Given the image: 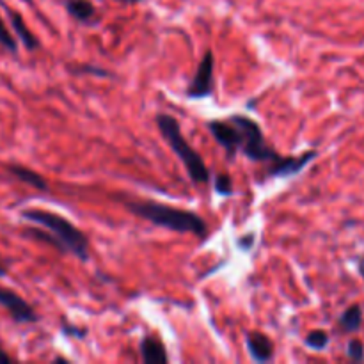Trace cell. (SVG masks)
Wrapping results in <instances>:
<instances>
[{
	"instance_id": "obj_22",
	"label": "cell",
	"mask_w": 364,
	"mask_h": 364,
	"mask_svg": "<svg viewBox=\"0 0 364 364\" xmlns=\"http://www.w3.org/2000/svg\"><path fill=\"white\" fill-rule=\"evenodd\" d=\"M255 240H256L255 235L249 233V235H245V237H242L240 240H238V245H240L244 251H251V247L255 245Z\"/></svg>"
},
{
	"instance_id": "obj_9",
	"label": "cell",
	"mask_w": 364,
	"mask_h": 364,
	"mask_svg": "<svg viewBox=\"0 0 364 364\" xmlns=\"http://www.w3.org/2000/svg\"><path fill=\"white\" fill-rule=\"evenodd\" d=\"M245 345H247L249 355H251V359L255 363L274 361L276 347H274V341L267 334L258 333V331H251V333L245 334Z\"/></svg>"
},
{
	"instance_id": "obj_20",
	"label": "cell",
	"mask_w": 364,
	"mask_h": 364,
	"mask_svg": "<svg viewBox=\"0 0 364 364\" xmlns=\"http://www.w3.org/2000/svg\"><path fill=\"white\" fill-rule=\"evenodd\" d=\"M347 355L350 361L363 363L364 361V343L358 338H352L347 343Z\"/></svg>"
},
{
	"instance_id": "obj_2",
	"label": "cell",
	"mask_w": 364,
	"mask_h": 364,
	"mask_svg": "<svg viewBox=\"0 0 364 364\" xmlns=\"http://www.w3.org/2000/svg\"><path fill=\"white\" fill-rule=\"evenodd\" d=\"M20 215L27 223L48 230L63 244L64 252H70L80 262H87L89 259V238L85 237L84 231L78 230L66 217L41 208H27Z\"/></svg>"
},
{
	"instance_id": "obj_16",
	"label": "cell",
	"mask_w": 364,
	"mask_h": 364,
	"mask_svg": "<svg viewBox=\"0 0 364 364\" xmlns=\"http://www.w3.org/2000/svg\"><path fill=\"white\" fill-rule=\"evenodd\" d=\"M25 235H31V237L36 238V240H39V242H43V244L50 245V247L57 249L59 252H64L63 244H60V242L57 240V238L53 237L48 230L41 231L39 228H27V230H25Z\"/></svg>"
},
{
	"instance_id": "obj_18",
	"label": "cell",
	"mask_w": 364,
	"mask_h": 364,
	"mask_svg": "<svg viewBox=\"0 0 364 364\" xmlns=\"http://www.w3.org/2000/svg\"><path fill=\"white\" fill-rule=\"evenodd\" d=\"M213 188H215L217 194L220 196H231L233 194V180H231L230 174H215V178H213Z\"/></svg>"
},
{
	"instance_id": "obj_12",
	"label": "cell",
	"mask_w": 364,
	"mask_h": 364,
	"mask_svg": "<svg viewBox=\"0 0 364 364\" xmlns=\"http://www.w3.org/2000/svg\"><path fill=\"white\" fill-rule=\"evenodd\" d=\"M64 7H66L68 14L78 23L95 25L98 21L96 7L91 0H64Z\"/></svg>"
},
{
	"instance_id": "obj_4",
	"label": "cell",
	"mask_w": 364,
	"mask_h": 364,
	"mask_svg": "<svg viewBox=\"0 0 364 364\" xmlns=\"http://www.w3.org/2000/svg\"><path fill=\"white\" fill-rule=\"evenodd\" d=\"M231 119L237 123V127L240 128L242 141H240V153L244 156H247L251 162L256 164H272L279 159V153L265 141V135L263 130L259 128V124L255 119L247 116H231Z\"/></svg>"
},
{
	"instance_id": "obj_26",
	"label": "cell",
	"mask_w": 364,
	"mask_h": 364,
	"mask_svg": "<svg viewBox=\"0 0 364 364\" xmlns=\"http://www.w3.org/2000/svg\"><path fill=\"white\" fill-rule=\"evenodd\" d=\"M117 2H124V4H135V2H141V0H117Z\"/></svg>"
},
{
	"instance_id": "obj_7",
	"label": "cell",
	"mask_w": 364,
	"mask_h": 364,
	"mask_svg": "<svg viewBox=\"0 0 364 364\" xmlns=\"http://www.w3.org/2000/svg\"><path fill=\"white\" fill-rule=\"evenodd\" d=\"M0 306L9 313L14 323H36L39 322L38 313L23 297L13 291L11 288L0 287Z\"/></svg>"
},
{
	"instance_id": "obj_25",
	"label": "cell",
	"mask_w": 364,
	"mask_h": 364,
	"mask_svg": "<svg viewBox=\"0 0 364 364\" xmlns=\"http://www.w3.org/2000/svg\"><path fill=\"white\" fill-rule=\"evenodd\" d=\"M7 272H9V270H7V265L0 259V277H6Z\"/></svg>"
},
{
	"instance_id": "obj_17",
	"label": "cell",
	"mask_w": 364,
	"mask_h": 364,
	"mask_svg": "<svg viewBox=\"0 0 364 364\" xmlns=\"http://www.w3.org/2000/svg\"><path fill=\"white\" fill-rule=\"evenodd\" d=\"M0 46H2L4 50H7L9 53H13V55H16L18 53L16 38H14V36L9 32V28L6 27L2 16H0Z\"/></svg>"
},
{
	"instance_id": "obj_15",
	"label": "cell",
	"mask_w": 364,
	"mask_h": 364,
	"mask_svg": "<svg viewBox=\"0 0 364 364\" xmlns=\"http://www.w3.org/2000/svg\"><path fill=\"white\" fill-rule=\"evenodd\" d=\"M329 341H331V336L326 333V331L315 329V331H311L308 336H306L304 343H306V347L311 348V350L322 352L329 347Z\"/></svg>"
},
{
	"instance_id": "obj_23",
	"label": "cell",
	"mask_w": 364,
	"mask_h": 364,
	"mask_svg": "<svg viewBox=\"0 0 364 364\" xmlns=\"http://www.w3.org/2000/svg\"><path fill=\"white\" fill-rule=\"evenodd\" d=\"M9 363H13V358H11L6 350L0 348V364H9Z\"/></svg>"
},
{
	"instance_id": "obj_3",
	"label": "cell",
	"mask_w": 364,
	"mask_h": 364,
	"mask_svg": "<svg viewBox=\"0 0 364 364\" xmlns=\"http://www.w3.org/2000/svg\"><path fill=\"white\" fill-rule=\"evenodd\" d=\"M155 123L159 127L160 134H162L164 141L169 144V148L173 149L174 155L180 159V162L183 164V167L187 169L188 176L194 183L206 185L210 183V171L206 167L203 156L188 144L187 139L181 134V127L178 123V119L171 114H156Z\"/></svg>"
},
{
	"instance_id": "obj_11",
	"label": "cell",
	"mask_w": 364,
	"mask_h": 364,
	"mask_svg": "<svg viewBox=\"0 0 364 364\" xmlns=\"http://www.w3.org/2000/svg\"><path fill=\"white\" fill-rule=\"evenodd\" d=\"M6 9H7V16H9V21H11V25H13V31H14V34H16V38L20 39V43L28 50V52H36V50L41 46V43H39V39L36 38L34 32L27 27L23 16H21L20 13H16V11L9 9V7H6Z\"/></svg>"
},
{
	"instance_id": "obj_24",
	"label": "cell",
	"mask_w": 364,
	"mask_h": 364,
	"mask_svg": "<svg viewBox=\"0 0 364 364\" xmlns=\"http://www.w3.org/2000/svg\"><path fill=\"white\" fill-rule=\"evenodd\" d=\"M358 272L361 274V277L364 279V256H363V258L358 259Z\"/></svg>"
},
{
	"instance_id": "obj_10",
	"label": "cell",
	"mask_w": 364,
	"mask_h": 364,
	"mask_svg": "<svg viewBox=\"0 0 364 364\" xmlns=\"http://www.w3.org/2000/svg\"><path fill=\"white\" fill-rule=\"evenodd\" d=\"M139 352H141L142 363L146 364H166L169 363V355H167L166 347H164L162 340L156 334H148L139 343Z\"/></svg>"
},
{
	"instance_id": "obj_13",
	"label": "cell",
	"mask_w": 364,
	"mask_h": 364,
	"mask_svg": "<svg viewBox=\"0 0 364 364\" xmlns=\"http://www.w3.org/2000/svg\"><path fill=\"white\" fill-rule=\"evenodd\" d=\"M6 169L11 176H14L18 181H21V183H27L28 187L36 188V191H43V192L48 191V183H46V180L41 176V174L36 173V171L28 169V167H23V166H18V164H7Z\"/></svg>"
},
{
	"instance_id": "obj_8",
	"label": "cell",
	"mask_w": 364,
	"mask_h": 364,
	"mask_svg": "<svg viewBox=\"0 0 364 364\" xmlns=\"http://www.w3.org/2000/svg\"><path fill=\"white\" fill-rule=\"evenodd\" d=\"M318 156L316 149H308L299 156H279L276 162L270 164V169L267 173L269 178H291L301 173L309 162Z\"/></svg>"
},
{
	"instance_id": "obj_14",
	"label": "cell",
	"mask_w": 364,
	"mask_h": 364,
	"mask_svg": "<svg viewBox=\"0 0 364 364\" xmlns=\"http://www.w3.org/2000/svg\"><path fill=\"white\" fill-rule=\"evenodd\" d=\"M363 326V308L359 304H352L345 309L338 318V327L343 334H354Z\"/></svg>"
},
{
	"instance_id": "obj_27",
	"label": "cell",
	"mask_w": 364,
	"mask_h": 364,
	"mask_svg": "<svg viewBox=\"0 0 364 364\" xmlns=\"http://www.w3.org/2000/svg\"><path fill=\"white\" fill-rule=\"evenodd\" d=\"M53 361H55V363H68V359H64V358H57V359H53Z\"/></svg>"
},
{
	"instance_id": "obj_6",
	"label": "cell",
	"mask_w": 364,
	"mask_h": 364,
	"mask_svg": "<svg viewBox=\"0 0 364 364\" xmlns=\"http://www.w3.org/2000/svg\"><path fill=\"white\" fill-rule=\"evenodd\" d=\"M206 128L210 130L217 144L226 151L228 159L233 160L240 153L242 134L233 119H210L206 121Z\"/></svg>"
},
{
	"instance_id": "obj_19",
	"label": "cell",
	"mask_w": 364,
	"mask_h": 364,
	"mask_svg": "<svg viewBox=\"0 0 364 364\" xmlns=\"http://www.w3.org/2000/svg\"><path fill=\"white\" fill-rule=\"evenodd\" d=\"M71 73L75 75H95V77H112V73L107 70H103V68L100 66H95V64H78V66H73L71 68Z\"/></svg>"
},
{
	"instance_id": "obj_1",
	"label": "cell",
	"mask_w": 364,
	"mask_h": 364,
	"mask_svg": "<svg viewBox=\"0 0 364 364\" xmlns=\"http://www.w3.org/2000/svg\"><path fill=\"white\" fill-rule=\"evenodd\" d=\"M124 208L130 213L151 223L153 226L174 231V233H191L205 240L210 230L206 220L191 210L178 208L153 199H124Z\"/></svg>"
},
{
	"instance_id": "obj_21",
	"label": "cell",
	"mask_w": 364,
	"mask_h": 364,
	"mask_svg": "<svg viewBox=\"0 0 364 364\" xmlns=\"http://www.w3.org/2000/svg\"><path fill=\"white\" fill-rule=\"evenodd\" d=\"M60 331H63L68 338H78V340H84L85 334H87V331L82 329V327L73 326V323H70V322H63Z\"/></svg>"
},
{
	"instance_id": "obj_5",
	"label": "cell",
	"mask_w": 364,
	"mask_h": 364,
	"mask_svg": "<svg viewBox=\"0 0 364 364\" xmlns=\"http://www.w3.org/2000/svg\"><path fill=\"white\" fill-rule=\"evenodd\" d=\"M213 71H215V55L212 50H208L199 60L198 70H196L188 87L185 89V96L191 100L208 98L213 92Z\"/></svg>"
}]
</instances>
